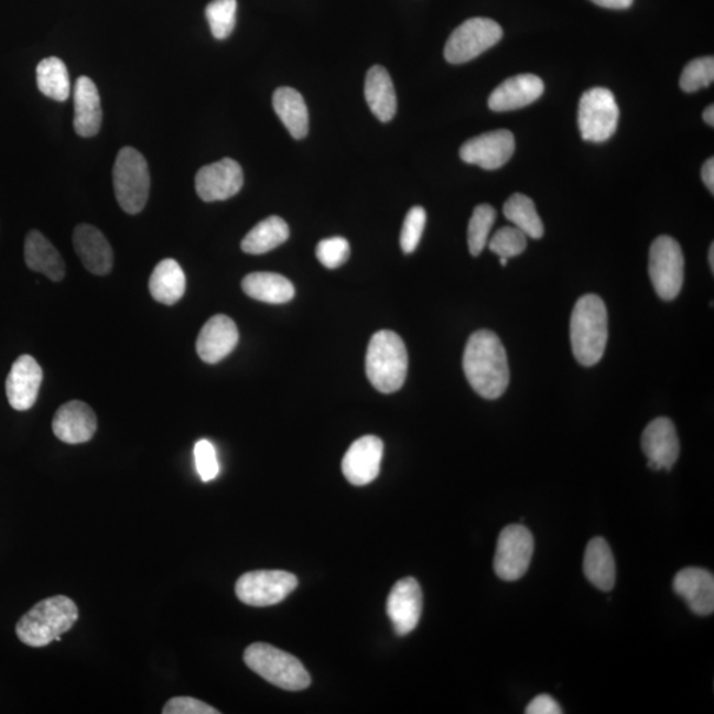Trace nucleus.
I'll return each instance as SVG.
<instances>
[{
	"label": "nucleus",
	"instance_id": "obj_1",
	"mask_svg": "<svg viewBox=\"0 0 714 714\" xmlns=\"http://www.w3.org/2000/svg\"><path fill=\"white\" fill-rule=\"evenodd\" d=\"M463 370L476 393L487 400L499 399L509 383L508 357L499 336L493 331H476L463 354Z\"/></svg>",
	"mask_w": 714,
	"mask_h": 714
},
{
	"label": "nucleus",
	"instance_id": "obj_2",
	"mask_svg": "<svg viewBox=\"0 0 714 714\" xmlns=\"http://www.w3.org/2000/svg\"><path fill=\"white\" fill-rule=\"evenodd\" d=\"M605 302L598 295L581 296L571 317V342L575 359L584 367H593L605 354L608 337Z\"/></svg>",
	"mask_w": 714,
	"mask_h": 714
},
{
	"label": "nucleus",
	"instance_id": "obj_3",
	"mask_svg": "<svg viewBox=\"0 0 714 714\" xmlns=\"http://www.w3.org/2000/svg\"><path fill=\"white\" fill-rule=\"evenodd\" d=\"M78 619L75 601L65 595L40 601L29 613L19 619L17 635L20 641L30 647H45L53 640H62L60 635L69 631Z\"/></svg>",
	"mask_w": 714,
	"mask_h": 714
},
{
	"label": "nucleus",
	"instance_id": "obj_4",
	"mask_svg": "<svg viewBox=\"0 0 714 714\" xmlns=\"http://www.w3.org/2000/svg\"><path fill=\"white\" fill-rule=\"evenodd\" d=\"M405 343L393 331L382 329L372 336L367 349L366 372L368 380L381 393H394L401 389L408 375Z\"/></svg>",
	"mask_w": 714,
	"mask_h": 714
},
{
	"label": "nucleus",
	"instance_id": "obj_5",
	"mask_svg": "<svg viewBox=\"0 0 714 714\" xmlns=\"http://www.w3.org/2000/svg\"><path fill=\"white\" fill-rule=\"evenodd\" d=\"M244 661L258 677L284 691H303L311 684L306 668L293 654L268 643L250 645Z\"/></svg>",
	"mask_w": 714,
	"mask_h": 714
},
{
	"label": "nucleus",
	"instance_id": "obj_6",
	"mask_svg": "<svg viewBox=\"0 0 714 714\" xmlns=\"http://www.w3.org/2000/svg\"><path fill=\"white\" fill-rule=\"evenodd\" d=\"M112 184L119 207L126 214L137 215L148 204L150 171L144 156L136 149L123 148L118 152L112 167Z\"/></svg>",
	"mask_w": 714,
	"mask_h": 714
},
{
	"label": "nucleus",
	"instance_id": "obj_7",
	"mask_svg": "<svg viewBox=\"0 0 714 714\" xmlns=\"http://www.w3.org/2000/svg\"><path fill=\"white\" fill-rule=\"evenodd\" d=\"M619 108L613 93L606 88L588 89L581 97L578 126L587 142L608 141L617 131Z\"/></svg>",
	"mask_w": 714,
	"mask_h": 714
},
{
	"label": "nucleus",
	"instance_id": "obj_8",
	"mask_svg": "<svg viewBox=\"0 0 714 714\" xmlns=\"http://www.w3.org/2000/svg\"><path fill=\"white\" fill-rule=\"evenodd\" d=\"M650 278L657 294L663 301H673L684 283V255L670 236H660L650 249Z\"/></svg>",
	"mask_w": 714,
	"mask_h": 714
},
{
	"label": "nucleus",
	"instance_id": "obj_9",
	"mask_svg": "<svg viewBox=\"0 0 714 714\" xmlns=\"http://www.w3.org/2000/svg\"><path fill=\"white\" fill-rule=\"evenodd\" d=\"M502 37L501 26L493 19L473 18L462 23L445 45L450 64H465L482 55Z\"/></svg>",
	"mask_w": 714,
	"mask_h": 714
},
{
	"label": "nucleus",
	"instance_id": "obj_10",
	"mask_svg": "<svg viewBox=\"0 0 714 714\" xmlns=\"http://www.w3.org/2000/svg\"><path fill=\"white\" fill-rule=\"evenodd\" d=\"M534 551L531 531L524 526L512 524L502 529L494 559L496 575L502 581H518L528 571Z\"/></svg>",
	"mask_w": 714,
	"mask_h": 714
},
{
	"label": "nucleus",
	"instance_id": "obj_11",
	"mask_svg": "<svg viewBox=\"0 0 714 714\" xmlns=\"http://www.w3.org/2000/svg\"><path fill=\"white\" fill-rule=\"evenodd\" d=\"M298 586L294 574L284 571H255L236 582V595L242 604L267 607L280 604Z\"/></svg>",
	"mask_w": 714,
	"mask_h": 714
},
{
	"label": "nucleus",
	"instance_id": "obj_12",
	"mask_svg": "<svg viewBox=\"0 0 714 714\" xmlns=\"http://www.w3.org/2000/svg\"><path fill=\"white\" fill-rule=\"evenodd\" d=\"M242 185L241 165L230 158L204 165L195 177L197 195L207 203L228 201L241 191Z\"/></svg>",
	"mask_w": 714,
	"mask_h": 714
},
{
	"label": "nucleus",
	"instance_id": "obj_13",
	"mask_svg": "<svg viewBox=\"0 0 714 714\" xmlns=\"http://www.w3.org/2000/svg\"><path fill=\"white\" fill-rule=\"evenodd\" d=\"M515 137L508 130H495L468 139L463 143L459 155L463 162L479 165L485 170H498L512 158Z\"/></svg>",
	"mask_w": 714,
	"mask_h": 714
},
{
	"label": "nucleus",
	"instance_id": "obj_14",
	"mask_svg": "<svg viewBox=\"0 0 714 714\" xmlns=\"http://www.w3.org/2000/svg\"><path fill=\"white\" fill-rule=\"evenodd\" d=\"M383 443L376 435H366L355 441L342 462L346 479L354 486H367L380 473Z\"/></svg>",
	"mask_w": 714,
	"mask_h": 714
},
{
	"label": "nucleus",
	"instance_id": "obj_15",
	"mask_svg": "<svg viewBox=\"0 0 714 714\" xmlns=\"http://www.w3.org/2000/svg\"><path fill=\"white\" fill-rule=\"evenodd\" d=\"M641 450L648 458V467L659 472V469H670L679 459L680 445L677 428L673 422L666 416L653 420L648 423L641 435Z\"/></svg>",
	"mask_w": 714,
	"mask_h": 714
},
{
	"label": "nucleus",
	"instance_id": "obj_16",
	"mask_svg": "<svg viewBox=\"0 0 714 714\" xmlns=\"http://www.w3.org/2000/svg\"><path fill=\"white\" fill-rule=\"evenodd\" d=\"M387 612L397 635H408L414 630L421 619L422 591L413 577L396 582L387 601Z\"/></svg>",
	"mask_w": 714,
	"mask_h": 714
},
{
	"label": "nucleus",
	"instance_id": "obj_17",
	"mask_svg": "<svg viewBox=\"0 0 714 714\" xmlns=\"http://www.w3.org/2000/svg\"><path fill=\"white\" fill-rule=\"evenodd\" d=\"M43 381V369L30 355H22L12 364L6 381V393L10 405L24 412L35 405L40 386Z\"/></svg>",
	"mask_w": 714,
	"mask_h": 714
},
{
	"label": "nucleus",
	"instance_id": "obj_18",
	"mask_svg": "<svg viewBox=\"0 0 714 714\" xmlns=\"http://www.w3.org/2000/svg\"><path fill=\"white\" fill-rule=\"evenodd\" d=\"M53 433L69 445L89 442L97 432V416L83 401H69L60 407L52 421Z\"/></svg>",
	"mask_w": 714,
	"mask_h": 714
},
{
	"label": "nucleus",
	"instance_id": "obj_19",
	"mask_svg": "<svg viewBox=\"0 0 714 714\" xmlns=\"http://www.w3.org/2000/svg\"><path fill=\"white\" fill-rule=\"evenodd\" d=\"M238 339L240 336L236 323L229 316L218 314L204 324L197 337L196 350L203 361L216 364L236 348Z\"/></svg>",
	"mask_w": 714,
	"mask_h": 714
},
{
	"label": "nucleus",
	"instance_id": "obj_20",
	"mask_svg": "<svg viewBox=\"0 0 714 714\" xmlns=\"http://www.w3.org/2000/svg\"><path fill=\"white\" fill-rule=\"evenodd\" d=\"M673 591L683 597L692 613L706 617L714 612V577L701 567H685L674 575Z\"/></svg>",
	"mask_w": 714,
	"mask_h": 714
},
{
	"label": "nucleus",
	"instance_id": "obj_21",
	"mask_svg": "<svg viewBox=\"0 0 714 714\" xmlns=\"http://www.w3.org/2000/svg\"><path fill=\"white\" fill-rule=\"evenodd\" d=\"M73 245L86 270L96 275L109 274L112 269V249L101 230L82 224L73 234Z\"/></svg>",
	"mask_w": 714,
	"mask_h": 714
},
{
	"label": "nucleus",
	"instance_id": "obj_22",
	"mask_svg": "<svg viewBox=\"0 0 714 714\" xmlns=\"http://www.w3.org/2000/svg\"><path fill=\"white\" fill-rule=\"evenodd\" d=\"M544 93V83L534 75H519L507 78L488 98L489 109L512 111L538 101Z\"/></svg>",
	"mask_w": 714,
	"mask_h": 714
},
{
	"label": "nucleus",
	"instance_id": "obj_23",
	"mask_svg": "<svg viewBox=\"0 0 714 714\" xmlns=\"http://www.w3.org/2000/svg\"><path fill=\"white\" fill-rule=\"evenodd\" d=\"M75 119L73 126L77 136L83 138H90L98 134L102 125V108L101 98H99L98 89L93 79L82 76L77 79L75 85Z\"/></svg>",
	"mask_w": 714,
	"mask_h": 714
},
{
	"label": "nucleus",
	"instance_id": "obj_24",
	"mask_svg": "<svg viewBox=\"0 0 714 714\" xmlns=\"http://www.w3.org/2000/svg\"><path fill=\"white\" fill-rule=\"evenodd\" d=\"M24 258L26 267L60 282L65 275V262L58 250L42 231L31 230L25 237Z\"/></svg>",
	"mask_w": 714,
	"mask_h": 714
},
{
	"label": "nucleus",
	"instance_id": "obj_25",
	"mask_svg": "<svg viewBox=\"0 0 714 714\" xmlns=\"http://www.w3.org/2000/svg\"><path fill=\"white\" fill-rule=\"evenodd\" d=\"M364 93L375 117L381 122L392 121L397 112V96L392 78L383 66L375 65L368 71Z\"/></svg>",
	"mask_w": 714,
	"mask_h": 714
},
{
	"label": "nucleus",
	"instance_id": "obj_26",
	"mask_svg": "<svg viewBox=\"0 0 714 714\" xmlns=\"http://www.w3.org/2000/svg\"><path fill=\"white\" fill-rule=\"evenodd\" d=\"M584 573L592 585L602 592L615 586V561L610 545L602 538L588 541L584 558Z\"/></svg>",
	"mask_w": 714,
	"mask_h": 714
},
{
	"label": "nucleus",
	"instance_id": "obj_27",
	"mask_svg": "<svg viewBox=\"0 0 714 714\" xmlns=\"http://www.w3.org/2000/svg\"><path fill=\"white\" fill-rule=\"evenodd\" d=\"M185 288L187 283H185L184 271L172 258H165L152 271L149 289L156 302L171 306L182 300Z\"/></svg>",
	"mask_w": 714,
	"mask_h": 714
},
{
	"label": "nucleus",
	"instance_id": "obj_28",
	"mask_svg": "<svg viewBox=\"0 0 714 714\" xmlns=\"http://www.w3.org/2000/svg\"><path fill=\"white\" fill-rule=\"evenodd\" d=\"M273 106L291 137L302 139L307 136L309 110L300 91L288 86L278 88L273 96Z\"/></svg>",
	"mask_w": 714,
	"mask_h": 714
},
{
	"label": "nucleus",
	"instance_id": "obj_29",
	"mask_svg": "<svg viewBox=\"0 0 714 714\" xmlns=\"http://www.w3.org/2000/svg\"><path fill=\"white\" fill-rule=\"evenodd\" d=\"M244 293L256 301L282 304L293 300L295 289L286 277L277 273H251L244 278Z\"/></svg>",
	"mask_w": 714,
	"mask_h": 714
},
{
	"label": "nucleus",
	"instance_id": "obj_30",
	"mask_svg": "<svg viewBox=\"0 0 714 714\" xmlns=\"http://www.w3.org/2000/svg\"><path fill=\"white\" fill-rule=\"evenodd\" d=\"M290 229L286 221L278 216H270L258 223L244 237L241 249L248 255H264L288 241Z\"/></svg>",
	"mask_w": 714,
	"mask_h": 714
},
{
	"label": "nucleus",
	"instance_id": "obj_31",
	"mask_svg": "<svg viewBox=\"0 0 714 714\" xmlns=\"http://www.w3.org/2000/svg\"><path fill=\"white\" fill-rule=\"evenodd\" d=\"M36 83L44 96L64 102L71 96L68 68L58 57H46L36 68Z\"/></svg>",
	"mask_w": 714,
	"mask_h": 714
},
{
	"label": "nucleus",
	"instance_id": "obj_32",
	"mask_svg": "<svg viewBox=\"0 0 714 714\" xmlns=\"http://www.w3.org/2000/svg\"><path fill=\"white\" fill-rule=\"evenodd\" d=\"M505 216L516 228L520 229L529 238L539 240L544 236V225L536 210L532 198L522 194H515L505 204Z\"/></svg>",
	"mask_w": 714,
	"mask_h": 714
},
{
	"label": "nucleus",
	"instance_id": "obj_33",
	"mask_svg": "<svg viewBox=\"0 0 714 714\" xmlns=\"http://www.w3.org/2000/svg\"><path fill=\"white\" fill-rule=\"evenodd\" d=\"M495 220L496 210L491 205L480 204L474 209L467 231L469 253L476 257L486 248Z\"/></svg>",
	"mask_w": 714,
	"mask_h": 714
},
{
	"label": "nucleus",
	"instance_id": "obj_34",
	"mask_svg": "<svg viewBox=\"0 0 714 714\" xmlns=\"http://www.w3.org/2000/svg\"><path fill=\"white\" fill-rule=\"evenodd\" d=\"M212 35L217 40L230 36L236 26L237 0H212L205 9Z\"/></svg>",
	"mask_w": 714,
	"mask_h": 714
},
{
	"label": "nucleus",
	"instance_id": "obj_35",
	"mask_svg": "<svg viewBox=\"0 0 714 714\" xmlns=\"http://www.w3.org/2000/svg\"><path fill=\"white\" fill-rule=\"evenodd\" d=\"M714 79V58H694L681 73L680 88L685 93H694L707 88Z\"/></svg>",
	"mask_w": 714,
	"mask_h": 714
},
{
	"label": "nucleus",
	"instance_id": "obj_36",
	"mask_svg": "<svg viewBox=\"0 0 714 714\" xmlns=\"http://www.w3.org/2000/svg\"><path fill=\"white\" fill-rule=\"evenodd\" d=\"M528 237L516 227H502L489 240L488 248L500 258L520 256L527 249Z\"/></svg>",
	"mask_w": 714,
	"mask_h": 714
},
{
	"label": "nucleus",
	"instance_id": "obj_37",
	"mask_svg": "<svg viewBox=\"0 0 714 714\" xmlns=\"http://www.w3.org/2000/svg\"><path fill=\"white\" fill-rule=\"evenodd\" d=\"M425 225V209L422 207H413L408 212L400 236V245L403 253H413L416 247H419Z\"/></svg>",
	"mask_w": 714,
	"mask_h": 714
},
{
	"label": "nucleus",
	"instance_id": "obj_38",
	"mask_svg": "<svg viewBox=\"0 0 714 714\" xmlns=\"http://www.w3.org/2000/svg\"><path fill=\"white\" fill-rule=\"evenodd\" d=\"M316 258L327 269H337L349 258V244L346 238L331 237L317 244Z\"/></svg>",
	"mask_w": 714,
	"mask_h": 714
},
{
	"label": "nucleus",
	"instance_id": "obj_39",
	"mask_svg": "<svg viewBox=\"0 0 714 714\" xmlns=\"http://www.w3.org/2000/svg\"><path fill=\"white\" fill-rule=\"evenodd\" d=\"M195 463L198 476L203 482H210L220 473L216 448L207 440H201L195 445Z\"/></svg>",
	"mask_w": 714,
	"mask_h": 714
},
{
	"label": "nucleus",
	"instance_id": "obj_40",
	"mask_svg": "<svg viewBox=\"0 0 714 714\" xmlns=\"http://www.w3.org/2000/svg\"><path fill=\"white\" fill-rule=\"evenodd\" d=\"M163 714H218L214 706L194 697H174L164 705Z\"/></svg>",
	"mask_w": 714,
	"mask_h": 714
},
{
	"label": "nucleus",
	"instance_id": "obj_41",
	"mask_svg": "<svg viewBox=\"0 0 714 714\" xmlns=\"http://www.w3.org/2000/svg\"><path fill=\"white\" fill-rule=\"evenodd\" d=\"M527 714H560L564 713L561 710L560 704L553 697L548 696V694H540V696L534 697L531 703L527 706Z\"/></svg>",
	"mask_w": 714,
	"mask_h": 714
},
{
	"label": "nucleus",
	"instance_id": "obj_42",
	"mask_svg": "<svg viewBox=\"0 0 714 714\" xmlns=\"http://www.w3.org/2000/svg\"><path fill=\"white\" fill-rule=\"evenodd\" d=\"M701 177L706 185V188L711 191V194H714V159L710 158L703 165L701 170Z\"/></svg>",
	"mask_w": 714,
	"mask_h": 714
},
{
	"label": "nucleus",
	"instance_id": "obj_43",
	"mask_svg": "<svg viewBox=\"0 0 714 714\" xmlns=\"http://www.w3.org/2000/svg\"><path fill=\"white\" fill-rule=\"evenodd\" d=\"M593 3L610 10H625L631 7L634 0H592Z\"/></svg>",
	"mask_w": 714,
	"mask_h": 714
},
{
	"label": "nucleus",
	"instance_id": "obj_44",
	"mask_svg": "<svg viewBox=\"0 0 714 714\" xmlns=\"http://www.w3.org/2000/svg\"><path fill=\"white\" fill-rule=\"evenodd\" d=\"M703 117H704L705 123L710 125L711 128H713V126H714V106L713 105L707 106V108L704 111Z\"/></svg>",
	"mask_w": 714,
	"mask_h": 714
},
{
	"label": "nucleus",
	"instance_id": "obj_45",
	"mask_svg": "<svg viewBox=\"0 0 714 714\" xmlns=\"http://www.w3.org/2000/svg\"><path fill=\"white\" fill-rule=\"evenodd\" d=\"M707 260H710V267L713 273L714 271V245L713 244L711 245L710 256H707Z\"/></svg>",
	"mask_w": 714,
	"mask_h": 714
},
{
	"label": "nucleus",
	"instance_id": "obj_46",
	"mask_svg": "<svg viewBox=\"0 0 714 714\" xmlns=\"http://www.w3.org/2000/svg\"><path fill=\"white\" fill-rule=\"evenodd\" d=\"M507 262H508L507 258H500L501 267H507Z\"/></svg>",
	"mask_w": 714,
	"mask_h": 714
}]
</instances>
